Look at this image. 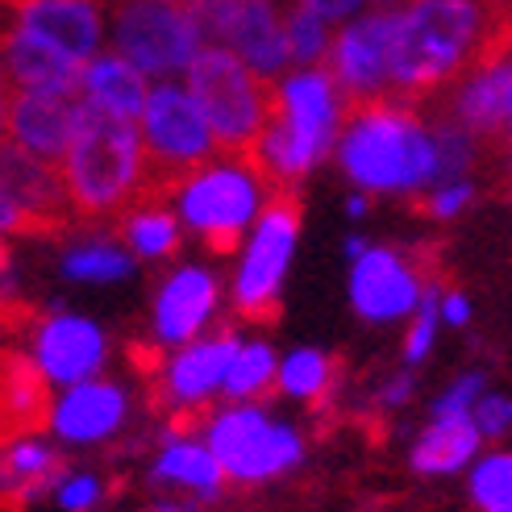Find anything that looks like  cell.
Here are the masks:
<instances>
[{
	"label": "cell",
	"instance_id": "obj_1",
	"mask_svg": "<svg viewBox=\"0 0 512 512\" xmlns=\"http://www.w3.org/2000/svg\"><path fill=\"white\" fill-rule=\"evenodd\" d=\"M492 21V0H413L400 9L392 34L396 96L417 109L442 88L467 80Z\"/></svg>",
	"mask_w": 512,
	"mask_h": 512
},
{
	"label": "cell",
	"instance_id": "obj_2",
	"mask_svg": "<svg viewBox=\"0 0 512 512\" xmlns=\"http://www.w3.org/2000/svg\"><path fill=\"white\" fill-rule=\"evenodd\" d=\"M146 171V142L134 121L109 113L96 100H84L71 150L59 167L71 209L80 221H121L138 204Z\"/></svg>",
	"mask_w": 512,
	"mask_h": 512
},
{
	"label": "cell",
	"instance_id": "obj_3",
	"mask_svg": "<svg viewBox=\"0 0 512 512\" xmlns=\"http://www.w3.org/2000/svg\"><path fill=\"white\" fill-rule=\"evenodd\" d=\"M188 92L213 125L217 159L238 163L250 175L259 171V146L279 105V84L271 75L254 71L238 50L204 46L188 67Z\"/></svg>",
	"mask_w": 512,
	"mask_h": 512
},
{
	"label": "cell",
	"instance_id": "obj_4",
	"mask_svg": "<svg viewBox=\"0 0 512 512\" xmlns=\"http://www.w3.org/2000/svg\"><path fill=\"white\" fill-rule=\"evenodd\" d=\"M342 163L371 192L417 188L438 175V142H433L404 100L354 109L342 117Z\"/></svg>",
	"mask_w": 512,
	"mask_h": 512
},
{
	"label": "cell",
	"instance_id": "obj_5",
	"mask_svg": "<svg viewBox=\"0 0 512 512\" xmlns=\"http://www.w3.org/2000/svg\"><path fill=\"white\" fill-rule=\"evenodd\" d=\"M342 125V96L329 71L304 67L279 84V105L259 146L254 179L271 188H288L309 171L334 142Z\"/></svg>",
	"mask_w": 512,
	"mask_h": 512
},
{
	"label": "cell",
	"instance_id": "obj_6",
	"mask_svg": "<svg viewBox=\"0 0 512 512\" xmlns=\"http://www.w3.org/2000/svg\"><path fill=\"white\" fill-rule=\"evenodd\" d=\"M300 234V196L296 188H271L267 204L259 209L254 225V242L246 254V267L238 275L234 309L238 317L254 325H275L279 321V279L292 259V242Z\"/></svg>",
	"mask_w": 512,
	"mask_h": 512
},
{
	"label": "cell",
	"instance_id": "obj_7",
	"mask_svg": "<svg viewBox=\"0 0 512 512\" xmlns=\"http://www.w3.org/2000/svg\"><path fill=\"white\" fill-rule=\"evenodd\" d=\"M254 179L238 163H209L196 171L184 192H179V209H184L188 225L204 238L213 254H234L238 242L246 238V225L259 213V196H254Z\"/></svg>",
	"mask_w": 512,
	"mask_h": 512
},
{
	"label": "cell",
	"instance_id": "obj_8",
	"mask_svg": "<svg viewBox=\"0 0 512 512\" xmlns=\"http://www.w3.org/2000/svg\"><path fill=\"white\" fill-rule=\"evenodd\" d=\"M117 55H125L146 75H167L179 67H192L200 55V30L192 9H175L167 0H130L113 17Z\"/></svg>",
	"mask_w": 512,
	"mask_h": 512
},
{
	"label": "cell",
	"instance_id": "obj_9",
	"mask_svg": "<svg viewBox=\"0 0 512 512\" xmlns=\"http://www.w3.org/2000/svg\"><path fill=\"white\" fill-rule=\"evenodd\" d=\"M392 34H396V13H371L354 21L350 30H342L334 46H329L325 71L338 84L342 117L354 109L379 105V100H400L392 80Z\"/></svg>",
	"mask_w": 512,
	"mask_h": 512
},
{
	"label": "cell",
	"instance_id": "obj_10",
	"mask_svg": "<svg viewBox=\"0 0 512 512\" xmlns=\"http://www.w3.org/2000/svg\"><path fill=\"white\" fill-rule=\"evenodd\" d=\"M196 30L209 46H229L263 75L292 63L288 25L267 0H188Z\"/></svg>",
	"mask_w": 512,
	"mask_h": 512
},
{
	"label": "cell",
	"instance_id": "obj_11",
	"mask_svg": "<svg viewBox=\"0 0 512 512\" xmlns=\"http://www.w3.org/2000/svg\"><path fill=\"white\" fill-rule=\"evenodd\" d=\"M75 209L55 167L5 142V234L9 238H59L67 234Z\"/></svg>",
	"mask_w": 512,
	"mask_h": 512
},
{
	"label": "cell",
	"instance_id": "obj_12",
	"mask_svg": "<svg viewBox=\"0 0 512 512\" xmlns=\"http://www.w3.org/2000/svg\"><path fill=\"white\" fill-rule=\"evenodd\" d=\"M209 442L225 475L234 479H263L292 467L300 458V442L292 429L271 425L259 408H229L209 429Z\"/></svg>",
	"mask_w": 512,
	"mask_h": 512
},
{
	"label": "cell",
	"instance_id": "obj_13",
	"mask_svg": "<svg viewBox=\"0 0 512 512\" xmlns=\"http://www.w3.org/2000/svg\"><path fill=\"white\" fill-rule=\"evenodd\" d=\"M88 96L67 92H25L5 84V142H17L25 155H34L46 167H63L75 125H80Z\"/></svg>",
	"mask_w": 512,
	"mask_h": 512
},
{
	"label": "cell",
	"instance_id": "obj_14",
	"mask_svg": "<svg viewBox=\"0 0 512 512\" xmlns=\"http://www.w3.org/2000/svg\"><path fill=\"white\" fill-rule=\"evenodd\" d=\"M450 125L512 163V59L450 84Z\"/></svg>",
	"mask_w": 512,
	"mask_h": 512
},
{
	"label": "cell",
	"instance_id": "obj_15",
	"mask_svg": "<svg viewBox=\"0 0 512 512\" xmlns=\"http://www.w3.org/2000/svg\"><path fill=\"white\" fill-rule=\"evenodd\" d=\"M0 433L5 446L13 442H30L46 425H55V396H50V371L38 363V354H25L17 346L5 350L0 358Z\"/></svg>",
	"mask_w": 512,
	"mask_h": 512
},
{
	"label": "cell",
	"instance_id": "obj_16",
	"mask_svg": "<svg viewBox=\"0 0 512 512\" xmlns=\"http://www.w3.org/2000/svg\"><path fill=\"white\" fill-rule=\"evenodd\" d=\"M421 284L408 250H363L354 259L350 300L363 317H400L417 304Z\"/></svg>",
	"mask_w": 512,
	"mask_h": 512
},
{
	"label": "cell",
	"instance_id": "obj_17",
	"mask_svg": "<svg viewBox=\"0 0 512 512\" xmlns=\"http://www.w3.org/2000/svg\"><path fill=\"white\" fill-rule=\"evenodd\" d=\"M5 84L25 92H67L84 96V67L80 59L63 55V50L46 46L42 38L9 30L5 38Z\"/></svg>",
	"mask_w": 512,
	"mask_h": 512
},
{
	"label": "cell",
	"instance_id": "obj_18",
	"mask_svg": "<svg viewBox=\"0 0 512 512\" xmlns=\"http://www.w3.org/2000/svg\"><path fill=\"white\" fill-rule=\"evenodd\" d=\"M17 30L84 63L100 42V17L92 0H25V5H17Z\"/></svg>",
	"mask_w": 512,
	"mask_h": 512
},
{
	"label": "cell",
	"instance_id": "obj_19",
	"mask_svg": "<svg viewBox=\"0 0 512 512\" xmlns=\"http://www.w3.org/2000/svg\"><path fill=\"white\" fill-rule=\"evenodd\" d=\"M34 354H38V363L50 371V379L80 383L84 375H92L100 367L105 342H100V334L80 317H50V321L38 325V334H34Z\"/></svg>",
	"mask_w": 512,
	"mask_h": 512
},
{
	"label": "cell",
	"instance_id": "obj_20",
	"mask_svg": "<svg viewBox=\"0 0 512 512\" xmlns=\"http://www.w3.org/2000/svg\"><path fill=\"white\" fill-rule=\"evenodd\" d=\"M238 350L242 346L229 329H221V334L209 338V342H196L188 350H179L167 363V375H163L167 396L171 400H204L217 383H225L229 363L238 358Z\"/></svg>",
	"mask_w": 512,
	"mask_h": 512
},
{
	"label": "cell",
	"instance_id": "obj_21",
	"mask_svg": "<svg viewBox=\"0 0 512 512\" xmlns=\"http://www.w3.org/2000/svg\"><path fill=\"white\" fill-rule=\"evenodd\" d=\"M213 300H217V284L209 275L204 271H179L159 296V313H155L159 334L167 342H188L204 325V317H209Z\"/></svg>",
	"mask_w": 512,
	"mask_h": 512
},
{
	"label": "cell",
	"instance_id": "obj_22",
	"mask_svg": "<svg viewBox=\"0 0 512 512\" xmlns=\"http://www.w3.org/2000/svg\"><path fill=\"white\" fill-rule=\"evenodd\" d=\"M121 421V392L109 383H80L55 413V429L67 442H96Z\"/></svg>",
	"mask_w": 512,
	"mask_h": 512
},
{
	"label": "cell",
	"instance_id": "obj_23",
	"mask_svg": "<svg viewBox=\"0 0 512 512\" xmlns=\"http://www.w3.org/2000/svg\"><path fill=\"white\" fill-rule=\"evenodd\" d=\"M146 71H138L125 55H113V59H92L84 67V96L96 100V105H105L109 113H121L138 121L146 113Z\"/></svg>",
	"mask_w": 512,
	"mask_h": 512
},
{
	"label": "cell",
	"instance_id": "obj_24",
	"mask_svg": "<svg viewBox=\"0 0 512 512\" xmlns=\"http://www.w3.org/2000/svg\"><path fill=\"white\" fill-rule=\"evenodd\" d=\"M63 475V463L46 446L30 442H13L5 450V508L21 512L38 492H46L50 483Z\"/></svg>",
	"mask_w": 512,
	"mask_h": 512
},
{
	"label": "cell",
	"instance_id": "obj_25",
	"mask_svg": "<svg viewBox=\"0 0 512 512\" xmlns=\"http://www.w3.org/2000/svg\"><path fill=\"white\" fill-rule=\"evenodd\" d=\"M479 425L471 417H438L433 429H425V438L413 450V467L421 475H438V471H454L463 467L471 450L479 446Z\"/></svg>",
	"mask_w": 512,
	"mask_h": 512
},
{
	"label": "cell",
	"instance_id": "obj_26",
	"mask_svg": "<svg viewBox=\"0 0 512 512\" xmlns=\"http://www.w3.org/2000/svg\"><path fill=\"white\" fill-rule=\"evenodd\" d=\"M338 358H325L317 350H296L284 367H279V388L288 396H304L313 404H325L338 383Z\"/></svg>",
	"mask_w": 512,
	"mask_h": 512
},
{
	"label": "cell",
	"instance_id": "obj_27",
	"mask_svg": "<svg viewBox=\"0 0 512 512\" xmlns=\"http://www.w3.org/2000/svg\"><path fill=\"white\" fill-rule=\"evenodd\" d=\"M159 479H179V483H192V488H200L204 496H213L221 488V475L225 467L217 463L213 450H200V446H171L163 458H159Z\"/></svg>",
	"mask_w": 512,
	"mask_h": 512
},
{
	"label": "cell",
	"instance_id": "obj_28",
	"mask_svg": "<svg viewBox=\"0 0 512 512\" xmlns=\"http://www.w3.org/2000/svg\"><path fill=\"white\" fill-rule=\"evenodd\" d=\"M275 383H279V371H275L271 350L267 346H242L238 358L229 363L225 392L234 400H259V396H271Z\"/></svg>",
	"mask_w": 512,
	"mask_h": 512
},
{
	"label": "cell",
	"instance_id": "obj_29",
	"mask_svg": "<svg viewBox=\"0 0 512 512\" xmlns=\"http://www.w3.org/2000/svg\"><path fill=\"white\" fill-rule=\"evenodd\" d=\"M113 229L121 234V242H130L138 254H171L179 246V225L163 209H138L130 217H121Z\"/></svg>",
	"mask_w": 512,
	"mask_h": 512
},
{
	"label": "cell",
	"instance_id": "obj_30",
	"mask_svg": "<svg viewBox=\"0 0 512 512\" xmlns=\"http://www.w3.org/2000/svg\"><path fill=\"white\" fill-rule=\"evenodd\" d=\"M284 25H288V42H292V63L313 67L325 55V17L313 13L304 0H296L284 17Z\"/></svg>",
	"mask_w": 512,
	"mask_h": 512
},
{
	"label": "cell",
	"instance_id": "obj_31",
	"mask_svg": "<svg viewBox=\"0 0 512 512\" xmlns=\"http://www.w3.org/2000/svg\"><path fill=\"white\" fill-rule=\"evenodd\" d=\"M475 500L483 512H512V454H496L475 467Z\"/></svg>",
	"mask_w": 512,
	"mask_h": 512
},
{
	"label": "cell",
	"instance_id": "obj_32",
	"mask_svg": "<svg viewBox=\"0 0 512 512\" xmlns=\"http://www.w3.org/2000/svg\"><path fill=\"white\" fill-rule=\"evenodd\" d=\"M125 271H130V259L113 246H88L67 259V275H75V279H113Z\"/></svg>",
	"mask_w": 512,
	"mask_h": 512
},
{
	"label": "cell",
	"instance_id": "obj_33",
	"mask_svg": "<svg viewBox=\"0 0 512 512\" xmlns=\"http://www.w3.org/2000/svg\"><path fill=\"white\" fill-rule=\"evenodd\" d=\"M471 196H475L471 184H450V188H438L433 196H413V209L425 217H450V213L463 209Z\"/></svg>",
	"mask_w": 512,
	"mask_h": 512
},
{
	"label": "cell",
	"instance_id": "obj_34",
	"mask_svg": "<svg viewBox=\"0 0 512 512\" xmlns=\"http://www.w3.org/2000/svg\"><path fill=\"white\" fill-rule=\"evenodd\" d=\"M438 288H442V284H429L421 309H417V325H413V334H408V358H421V354L429 350L433 321H438Z\"/></svg>",
	"mask_w": 512,
	"mask_h": 512
},
{
	"label": "cell",
	"instance_id": "obj_35",
	"mask_svg": "<svg viewBox=\"0 0 512 512\" xmlns=\"http://www.w3.org/2000/svg\"><path fill=\"white\" fill-rule=\"evenodd\" d=\"M479 396V375H467V379H458V388L450 396H442L438 404V417H467V408L471 400Z\"/></svg>",
	"mask_w": 512,
	"mask_h": 512
},
{
	"label": "cell",
	"instance_id": "obj_36",
	"mask_svg": "<svg viewBox=\"0 0 512 512\" xmlns=\"http://www.w3.org/2000/svg\"><path fill=\"white\" fill-rule=\"evenodd\" d=\"M475 425L496 438V433H504V429L512 425V404H508V400H483V404L475 408Z\"/></svg>",
	"mask_w": 512,
	"mask_h": 512
},
{
	"label": "cell",
	"instance_id": "obj_37",
	"mask_svg": "<svg viewBox=\"0 0 512 512\" xmlns=\"http://www.w3.org/2000/svg\"><path fill=\"white\" fill-rule=\"evenodd\" d=\"M92 500H96V483H92V479H80V475H75L67 488H63V504H67V508H88Z\"/></svg>",
	"mask_w": 512,
	"mask_h": 512
},
{
	"label": "cell",
	"instance_id": "obj_38",
	"mask_svg": "<svg viewBox=\"0 0 512 512\" xmlns=\"http://www.w3.org/2000/svg\"><path fill=\"white\" fill-rule=\"evenodd\" d=\"M313 13H321L325 21H334V17H346V13H354L363 0H304Z\"/></svg>",
	"mask_w": 512,
	"mask_h": 512
},
{
	"label": "cell",
	"instance_id": "obj_39",
	"mask_svg": "<svg viewBox=\"0 0 512 512\" xmlns=\"http://www.w3.org/2000/svg\"><path fill=\"white\" fill-rule=\"evenodd\" d=\"M446 317H450L454 325H463V321H467V304H463V296H450V300H446Z\"/></svg>",
	"mask_w": 512,
	"mask_h": 512
},
{
	"label": "cell",
	"instance_id": "obj_40",
	"mask_svg": "<svg viewBox=\"0 0 512 512\" xmlns=\"http://www.w3.org/2000/svg\"><path fill=\"white\" fill-rule=\"evenodd\" d=\"M492 5H496V9H512V0H492Z\"/></svg>",
	"mask_w": 512,
	"mask_h": 512
},
{
	"label": "cell",
	"instance_id": "obj_41",
	"mask_svg": "<svg viewBox=\"0 0 512 512\" xmlns=\"http://www.w3.org/2000/svg\"><path fill=\"white\" fill-rule=\"evenodd\" d=\"M5 5H9V9H17V5H25V0H5Z\"/></svg>",
	"mask_w": 512,
	"mask_h": 512
},
{
	"label": "cell",
	"instance_id": "obj_42",
	"mask_svg": "<svg viewBox=\"0 0 512 512\" xmlns=\"http://www.w3.org/2000/svg\"><path fill=\"white\" fill-rule=\"evenodd\" d=\"M167 5H188V0H167Z\"/></svg>",
	"mask_w": 512,
	"mask_h": 512
},
{
	"label": "cell",
	"instance_id": "obj_43",
	"mask_svg": "<svg viewBox=\"0 0 512 512\" xmlns=\"http://www.w3.org/2000/svg\"><path fill=\"white\" fill-rule=\"evenodd\" d=\"M155 512H179V508H155Z\"/></svg>",
	"mask_w": 512,
	"mask_h": 512
}]
</instances>
